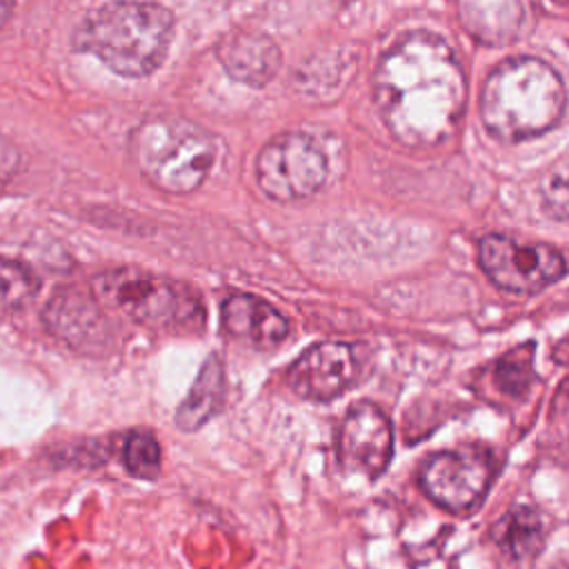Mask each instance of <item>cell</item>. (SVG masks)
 <instances>
[{"mask_svg": "<svg viewBox=\"0 0 569 569\" xmlns=\"http://www.w3.org/2000/svg\"><path fill=\"white\" fill-rule=\"evenodd\" d=\"M373 100L382 122L405 147L442 144L456 133L467 100L456 51L429 31L405 36L373 71Z\"/></svg>", "mask_w": 569, "mask_h": 569, "instance_id": "obj_1", "label": "cell"}, {"mask_svg": "<svg viewBox=\"0 0 569 569\" xmlns=\"http://www.w3.org/2000/svg\"><path fill=\"white\" fill-rule=\"evenodd\" d=\"M567 93L553 67L538 58L498 64L480 93V118L502 142H522L551 131L565 116Z\"/></svg>", "mask_w": 569, "mask_h": 569, "instance_id": "obj_2", "label": "cell"}, {"mask_svg": "<svg viewBox=\"0 0 569 569\" xmlns=\"http://www.w3.org/2000/svg\"><path fill=\"white\" fill-rule=\"evenodd\" d=\"M173 16L158 2L118 0L89 11L73 33L76 49L127 78L153 73L169 51Z\"/></svg>", "mask_w": 569, "mask_h": 569, "instance_id": "obj_3", "label": "cell"}, {"mask_svg": "<svg viewBox=\"0 0 569 569\" xmlns=\"http://www.w3.org/2000/svg\"><path fill=\"white\" fill-rule=\"evenodd\" d=\"M129 151L140 173L167 193H189L209 176L216 142L207 129L184 118H149L133 133Z\"/></svg>", "mask_w": 569, "mask_h": 569, "instance_id": "obj_4", "label": "cell"}, {"mask_svg": "<svg viewBox=\"0 0 569 569\" xmlns=\"http://www.w3.org/2000/svg\"><path fill=\"white\" fill-rule=\"evenodd\" d=\"M96 296L138 325L158 331H200L204 307L184 282L140 269H113L93 282Z\"/></svg>", "mask_w": 569, "mask_h": 569, "instance_id": "obj_5", "label": "cell"}, {"mask_svg": "<svg viewBox=\"0 0 569 569\" xmlns=\"http://www.w3.org/2000/svg\"><path fill=\"white\" fill-rule=\"evenodd\" d=\"M256 178L278 202L305 200L325 184L327 156L307 133H280L258 153Z\"/></svg>", "mask_w": 569, "mask_h": 569, "instance_id": "obj_6", "label": "cell"}, {"mask_svg": "<svg viewBox=\"0 0 569 569\" xmlns=\"http://www.w3.org/2000/svg\"><path fill=\"white\" fill-rule=\"evenodd\" d=\"M496 462L489 449L465 445L429 456L420 467V487L451 513L471 511L487 493Z\"/></svg>", "mask_w": 569, "mask_h": 569, "instance_id": "obj_7", "label": "cell"}, {"mask_svg": "<svg viewBox=\"0 0 569 569\" xmlns=\"http://www.w3.org/2000/svg\"><path fill=\"white\" fill-rule=\"evenodd\" d=\"M478 253L480 267L491 282L511 293H536L567 271L558 249L540 242H520L509 236L482 238Z\"/></svg>", "mask_w": 569, "mask_h": 569, "instance_id": "obj_8", "label": "cell"}, {"mask_svg": "<svg viewBox=\"0 0 569 569\" xmlns=\"http://www.w3.org/2000/svg\"><path fill=\"white\" fill-rule=\"evenodd\" d=\"M393 451V431L385 411L371 402L353 405L338 431L340 462L367 478H376L387 469Z\"/></svg>", "mask_w": 569, "mask_h": 569, "instance_id": "obj_9", "label": "cell"}, {"mask_svg": "<svg viewBox=\"0 0 569 569\" xmlns=\"http://www.w3.org/2000/svg\"><path fill=\"white\" fill-rule=\"evenodd\" d=\"M358 376L356 349L347 342H318L287 371V385L305 400H331Z\"/></svg>", "mask_w": 569, "mask_h": 569, "instance_id": "obj_10", "label": "cell"}, {"mask_svg": "<svg viewBox=\"0 0 569 569\" xmlns=\"http://www.w3.org/2000/svg\"><path fill=\"white\" fill-rule=\"evenodd\" d=\"M47 329L73 349L96 351L109 340V322L93 293L80 287L58 289L44 307Z\"/></svg>", "mask_w": 569, "mask_h": 569, "instance_id": "obj_11", "label": "cell"}, {"mask_svg": "<svg viewBox=\"0 0 569 569\" xmlns=\"http://www.w3.org/2000/svg\"><path fill=\"white\" fill-rule=\"evenodd\" d=\"M218 60L224 71L249 87L267 84L280 69V49L262 31L236 29L218 42Z\"/></svg>", "mask_w": 569, "mask_h": 569, "instance_id": "obj_12", "label": "cell"}, {"mask_svg": "<svg viewBox=\"0 0 569 569\" xmlns=\"http://www.w3.org/2000/svg\"><path fill=\"white\" fill-rule=\"evenodd\" d=\"M220 318L229 336L256 349H273L289 333L287 318L278 313L276 307L251 293L229 296L222 302Z\"/></svg>", "mask_w": 569, "mask_h": 569, "instance_id": "obj_13", "label": "cell"}, {"mask_svg": "<svg viewBox=\"0 0 569 569\" xmlns=\"http://www.w3.org/2000/svg\"><path fill=\"white\" fill-rule=\"evenodd\" d=\"M458 16L478 42L505 47L522 36L531 0H458Z\"/></svg>", "mask_w": 569, "mask_h": 569, "instance_id": "obj_14", "label": "cell"}, {"mask_svg": "<svg viewBox=\"0 0 569 569\" xmlns=\"http://www.w3.org/2000/svg\"><path fill=\"white\" fill-rule=\"evenodd\" d=\"M224 400V367L218 356H209L198 378L193 380L187 398L176 411V425L182 431L200 429L211 416H216Z\"/></svg>", "mask_w": 569, "mask_h": 569, "instance_id": "obj_15", "label": "cell"}, {"mask_svg": "<svg viewBox=\"0 0 569 569\" xmlns=\"http://www.w3.org/2000/svg\"><path fill=\"white\" fill-rule=\"evenodd\" d=\"M493 540L516 562L531 560L545 545V520L533 507L518 505L493 527Z\"/></svg>", "mask_w": 569, "mask_h": 569, "instance_id": "obj_16", "label": "cell"}, {"mask_svg": "<svg viewBox=\"0 0 569 569\" xmlns=\"http://www.w3.org/2000/svg\"><path fill=\"white\" fill-rule=\"evenodd\" d=\"M38 289L40 280L24 262L0 256V311H16L29 305Z\"/></svg>", "mask_w": 569, "mask_h": 569, "instance_id": "obj_17", "label": "cell"}, {"mask_svg": "<svg viewBox=\"0 0 569 569\" xmlns=\"http://www.w3.org/2000/svg\"><path fill=\"white\" fill-rule=\"evenodd\" d=\"M122 458L131 476L153 480L160 471V447L149 431H131L124 440Z\"/></svg>", "mask_w": 569, "mask_h": 569, "instance_id": "obj_18", "label": "cell"}, {"mask_svg": "<svg viewBox=\"0 0 569 569\" xmlns=\"http://www.w3.org/2000/svg\"><path fill=\"white\" fill-rule=\"evenodd\" d=\"M533 380L531 345L509 351L496 367V385L507 396H522Z\"/></svg>", "mask_w": 569, "mask_h": 569, "instance_id": "obj_19", "label": "cell"}, {"mask_svg": "<svg viewBox=\"0 0 569 569\" xmlns=\"http://www.w3.org/2000/svg\"><path fill=\"white\" fill-rule=\"evenodd\" d=\"M545 207L556 220H560V222L567 220V173H565V169H558L551 176L549 184L545 187Z\"/></svg>", "mask_w": 569, "mask_h": 569, "instance_id": "obj_20", "label": "cell"}, {"mask_svg": "<svg viewBox=\"0 0 569 569\" xmlns=\"http://www.w3.org/2000/svg\"><path fill=\"white\" fill-rule=\"evenodd\" d=\"M18 167H20L18 147L7 136L0 133V187H4L13 178Z\"/></svg>", "mask_w": 569, "mask_h": 569, "instance_id": "obj_21", "label": "cell"}, {"mask_svg": "<svg viewBox=\"0 0 569 569\" xmlns=\"http://www.w3.org/2000/svg\"><path fill=\"white\" fill-rule=\"evenodd\" d=\"M13 2H16V0H0V27L9 20L11 9H13Z\"/></svg>", "mask_w": 569, "mask_h": 569, "instance_id": "obj_22", "label": "cell"}, {"mask_svg": "<svg viewBox=\"0 0 569 569\" xmlns=\"http://www.w3.org/2000/svg\"><path fill=\"white\" fill-rule=\"evenodd\" d=\"M549 569H567V567H565V562H562V560H560V562H558V565H553V567H549Z\"/></svg>", "mask_w": 569, "mask_h": 569, "instance_id": "obj_23", "label": "cell"}, {"mask_svg": "<svg viewBox=\"0 0 569 569\" xmlns=\"http://www.w3.org/2000/svg\"><path fill=\"white\" fill-rule=\"evenodd\" d=\"M558 2H565V0H558Z\"/></svg>", "mask_w": 569, "mask_h": 569, "instance_id": "obj_24", "label": "cell"}]
</instances>
